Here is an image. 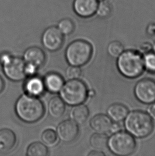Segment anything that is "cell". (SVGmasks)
<instances>
[{
	"mask_svg": "<svg viewBox=\"0 0 155 156\" xmlns=\"http://www.w3.org/2000/svg\"><path fill=\"white\" fill-rule=\"evenodd\" d=\"M134 93L136 99L143 104H153L155 102V80L145 78L136 83Z\"/></svg>",
	"mask_w": 155,
	"mask_h": 156,
	"instance_id": "ba28073f",
	"label": "cell"
},
{
	"mask_svg": "<svg viewBox=\"0 0 155 156\" xmlns=\"http://www.w3.org/2000/svg\"><path fill=\"white\" fill-rule=\"evenodd\" d=\"M43 81L45 89L52 93L59 92L64 83L62 77L55 73L46 75Z\"/></svg>",
	"mask_w": 155,
	"mask_h": 156,
	"instance_id": "2e32d148",
	"label": "cell"
},
{
	"mask_svg": "<svg viewBox=\"0 0 155 156\" xmlns=\"http://www.w3.org/2000/svg\"><path fill=\"white\" fill-rule=\"evenodd\" d=\"M98 3V0H74L73 8L78 16L88 18L96 13Z\"/></svg>",
	"mask_w": 155,
	"mask_h": 156,
	"instance_id": "8fae6325",
	"label": "cell"
},
{
	"mask_svg": "<svg viewBox=\"0 0 155 156\" xmlns=\"http://www.w3.org/2000/svg\"><path fill=\"white\" fill-rule=\"evenodd\" d=\"M149 113L151 115V117H153L155 118V104L154 103L149 108Z\"/></svg>",
	"mask_w": 155,
	"mask_h": 156,
	"instance_id": "1f68e13d",
	"label": "cell"
},
{
	"mask_svg": "<svg viewBox=\"0 0 155 156\" xmlns=\"http://www.w3.org/2000/svg\"><path fill=\"white\" fill-rule=\"evenodd\" d=\"M37 69H38V68L36 67L35 66L31 65V64H29V63H26V73L27 76H34L35 74L36 73Z\"/></svg>",
	"mask_w": 155,
	"mask_h": 156,
	"instance_id": "f1b7e54d",
	"label": "cell"
},
{
	"mask_svg": "<svg viewBox=\"0 0 155 156\" xmlns=\"http://www.w3.org/2000/svg\"><path fill=\"white\" fill-rule=\"evenodd\" d=\"M23 60L37 68L41 67L46 61V55L40 48L33 47L27 49L23 54Z\"/></svg>",
	"mask_w": 155,
	"mask_h": 156,
	"instance_id": "7c38bea8",
	"label": "cell"
},
{
	"mask_svg": "<svg viewBox=\"0 0 155 156\" xmlns=\"http://www.w3.org/2000/svg\"><path fill=\"white\" fill-rule=\"evenodd\" d=\"M88 156H105V154L104 152L101 151L100 150H95L92 151L88 154Z\"/></svg>",
	"mask_w": 155,
	"mask_h": 156,
	"instance_id": "f546056e",
	"label": "cell"
},
{
	"mask_svg": "<svg viewBox=\"0 0 155 156\" xmlns=\"http://www.w3.org/2000/svg\"><path fill=\"white\" fill-rule=\"evenodd\" d=\"M124 126L127 132L134 137L145 138L151 134L154 123L151 116L142 110L129 112L124 120Z\"/></svg>",
	"mask_w": 155,
	"mask_h": 156,
	"instance_id": "6da1fadb",
	"label": "cell"
},
{
	"mask_svg": "<svg viewBox=\"0 0 155 156\" xmlns=\"http://www.w3.org/2000/svg\"><path fill=\"white\" fill-rule=\"evenodd\" d=\"M89 116V110L86 105L80 104L76 105L70 113L72 120L78 125H82L86 122Z\"/></svg>",
	"mask_w": 155,
	"mask_h": 156,
	"instance_id": "d6986e66",
	"label": "cell"
},
{
	"mask_svg": "<svg viewBox=\"0 0 155 156\" xmlns=\"http://www.w3.org/2000/svg\"><path fill=\"white\" fill-rule=\"evenodd\" d=\"M65 74L69 80L79 79L81 75V70L79 67L71 66L66 70Z\"/></svg>",
	"mask_w": 155,
	"mask_h": 156,
	"instance_id": "4316f807",
	"label": "cell"
},
{
	"mask_svg": "<svg viewBox=\"0 0 155 156\" xmlns=\"http://www.w3.org/2000/svg\"><path fill=\"white\" fill-rule=\"evenodd\" d=\"M4 87V82L2 77L0 76V93L2 92Z\"/></svg>",
	"mask_w": 155,
	"mask_h": 156,
	"instance_id": "d6a6232c",
	"label": "cell"
},
{
	"mask_svg": "<svg viewBox=\"0 0 155 156\" xmlns=\"http://www.w3.org/2000/svg\"><path fill=\"white\" fill-rule=\"evenodd\" d=\"M48 112L53 118L58 119L63 116L65 110V103L59 97H54L48 102Z\"/></svg>",
	"mask_w": 155,
	"mask_h": 156,
	"instance_id": "ac0fdd59",
	"label": "cell"
},
{
	"mask_svg": "<svg viewBox=\"0 0 155 156\" xmlns=\"http://www.w3.org/2000/svg\"><path fill=\"white\" fill-rule=\"evenodd\" d=\"M153 28L150 26L148 28V34L150 36H155V26L152 25Z\"/></svg>",
	"mask_w": 155,
	"mask_h": 156,
	"instance_id": "4dcf8cb0",
	"label": "cell"
},
{
	"mask_svg": "<svg viewBox=\"0 0 155 156\" xmlns=\"http://www.w3.org/2000/svg\"><path fill=\"white\" fill-rule=\"evenodd\" d=\"M63 34L59 28L50 27L45 30L42 36V43L47 50L55 52L61 49L64 42Z\"/></svg>",
	"mask_w": 155,
	"mask_h": 156,
	"instance_id": "9c48e42d",
	"label": "cell"
},
{
	"mask_svg": "<svg viewBox=\"0 0 155 156\" xmlns=\"http://www.w3.org/2000/svg\"><path fill=\"white\" fill-rule=\"evenodd\" d=\"M17 141L15 133L8 129L0 130V152H7L14 148Z\"/></svg>",
	"mask_w": 155,
	"mask_h": 156,
	"instance_id": "9a60e30c",
	"label": "cell"
},
{
	"mask_svg": "<svg viewBox=\"0 0 155 156\" xmlns=\"http://www.w3.org/2000/svg\"><path fill=\"white\" fill-rule=\"evenodd\" d=\"M24 89L26 94L34 97H39L42 95L45 91L44 81L36 76H30L26 81Z\"/></svg>",
	"mask_w": 155,
	"mask_h": 156,
	"instance_id": "5bb4252c",
	"label": "cell"
},
{
	"mask_svg": "<svg viewBox=\"0 0 155 156\" xmlns=\"http://www.w3.org/2000/svg\"><path fill=\"white\" fill-rule=\"evenodd\" d=\"M57 134L60 141L71 143L77 139L79 134V127L72 119L64 120L57 127Z\"/></svg>",
	"mask_w": 155,
	"mask_h": 156,
	"instance_id": "30bf717a",
	"label": "cell"
},
{
	"mask_svg": "<svg viewBox=\"0 0 155 156\" xmlns=\"http://www.w3.org/2000/svg\"><path fill=\"white\" fill-rule=\"evenodd\" d=\"M48 150L46 145L40 142H35L30 144L28 147L26 154L28 156H46Z\"/></svg>",
	"mask_w": 155,
	"mask_h": 156,
	"instance_id": "44dd1931",
	"label": "cell"
},
{
	"mask_svg": "<svg viewBox=\"0 0 155 156\" xmlns=\"http://www.w3.org/2000/svg\"><path fill=\"white\" fill-rule=\"evenodd\" d=\"M143 62L146 69L151 73H155V53L150 52L145 54Z\"/></svg>",
	"mask_w": 155,
	"mask_h": 156,
	"instance_id": "484cf974",
	"label": "cell"
},
{
	"mask_svg": "<svg viewBox=\"0 0 155 156\" xmlns=\"http://www.w3.org/2000/svg\"><path fill=\"white\" fill-rule=\"evenodd\" d=\"M124 51V47L121 43L113 41L109 43L107 47L108 54L113 58H117Z\"/></svg>",
	"mask_w": 155,
	"mask_h": 156,
	"instance_id": "603a6c76",
	"label": "cell"
},
{
	"mask_svg": "<svg viewBox=\"0 0 155 156\" xmlns=\"http://www.w3.org/2000/svg\"><path fill=\"white\" fill-rule=\"evenodd\" d=\"M15 110L20 120L29 124L39 121L45 113L42 102L36 97L28 94L19 97L15 104Z\"/></svg>",
	"mask_w": 155,
	"mask_h": 156,
	"instance_id": "7a4b0ae2",
	"label": "cell"
},
{
	"mask_svg": "<svg viewBox=\"0 0 155 156\" xmlns=\"http://www.w3.org/2000/svg\"><path fill=\"white\" fill-rule=\"evenodd\" d=\"M112 11L113 8L111 4L105 0H103L99 2L96 14L101 18L105 19L111 15Z\"/></svg>",
	"mask_w": 155,
	"mask_h": 156,
	"instance_id": "7402d4cb",
	"label": "cell"
},
{
	"mask_svg": "<svg viewBox=\"0 0 155 156\" xmlns=\"http://www.w3.org/2000/svg\"><path fill=\"white\" fill-rule=\"evenodd\" d=\"M107 148L116 156H129L136 149V142L134 137L127 132L119 131L113 133L108 138Z\"/></svg>",
	"mask_w": 155,
	"mask_h": 156,
	"instance_id": "8992f818",
	"label": "cell"
},
{
	"mask_svg": "<svg viewBox=\"0 0 155 156\" xmlns=\"http://www.w3.org/2000/svg\"><path fill=\"white\" fill-rule=\"evenodd\" d=\"M152 49H153V47L150 43H144L140 46L138 51L141 54L145 55L148 53L151 52Z\"/></svg>",
	"mask_w": 155,
	"mask_h": 156,
	"instance_id": "83f0119b",
	"label": "cell"
},
{
	"mask_svg": "<svg viewBox=\"0 0 155 156\" xmlns=\"http://www.w3.org/2000/svg\"><path fill=\"white\" fill-rule=\"evenodd\" d=\"M93 49L90 43L83 40L74 41L67 48L65 58L70 66L81 67L90 61Z\"/></svg>",
	"mask_w": 155,
	"mask_h": 156,
	"instance_id": "5b68a950",
	"label": "cell"
},
{
	"mask_svg": "<svg viewBox=\"0 0 155 156\" xmlns=\"http://www.w3.org/2000/svg\"><path fill=\"white\" fill-rule=\"evenodd\" d=\"M98 1H103V0H98Z\"/></svg>",
	"mask_w": 155,
	"mask_h": 156,
	"instance_id": "d590c367",
	"label": "cell"
},
{
	"mask_svg": "<svg viewBox=\"0 0 155 156\" xmlns=\"http://www.w3.org/2000/svg\"><path fill=\"white\" fill-rule=\"evenodd\" d=\"M152 47H153V52L155 53V42L153 43V45Z\"/></svg>",
	"mask_w": 155,
	"mask_h": 156,
	"instance_id": "e575fe53",
	"label": "cell"
},
{
	"mask_svg": "<svg viewBox=\"0 0 155 156\" xmlns=\"http://www.w3.org/2000/svg\"><path fill=\"white\" fill-rule=\"evenodd\" d=\"M113 122L108 116L104 114H98L90 121L91 128L97 133H110Z\"/></svg>",
	"mask_w": 155,
	"mask_h": 156,
	"instance_id": "4fadbf2b",
	"label": "cell"
},
{
	"mask_svg": "<svg viewBox=\"0 0 155 156\" xmlns=\"http://www.w3.org/2000/svg\"><path fill=\"white\" fill-rule=\"evenodd\" d=\"M42 141L44 144L49 147L54 146L57 142V133L51 129H47L44 131L42 135Z\"/></svg>",
	"mask_w": 155,
	"mask_h": 156,
	"instance_id": "cb8c5ba5",
	"label": "cell"
},
{
	"mask_svg": "<svg viewBox=\"0 0 155 156\" xmlns=\"http://www.w3.org/2000/svg\"><path fill=\"white\" fill-rule=\"evenodd\" d=\"M57 28L63 35H69L74 32L75 26L71 19L65 18L59 22Z\"/></svg>",
	"mask_w": 155,
	"mask_h": 156,
	"instance_id": "d4e9b609",
	"label": "cell"
},
{
	"mask_svg": "<svg viewBox=\"0 0 155 156\" xmlns=\"http://www.w3.org/2000/svg\"><path fill=\"white\" fill-rule=\"evenodd\" d=\"M129 113L128 108L124 105L119 103L112 104L107 109V115L114 122L123 121Z\"/></svg>",
	"mask_w": 155,
	"mask_h": 156,
	"instance_id": "e0dca14e",
	"label": "cell"
},
{
	"mask_svg": "<svg viewBox=\"0 0 155 156\" xmlns=\"http://www.w3.org/2000/svg\"><path fill=\"white\" fill-rule=\"evenodd\" d=\"M88 92L87 87L82 80L74 79L64 83L60 91V95L65 104L76 106L86 101L88 97Z\"/></svg>",
	"mask_w": 155,
	"mask_h": 156,
	"instance_id": "277c9868",
	"label": "cell"
},
{
	"mask_svg": "<svg viewBox=\"0 0 155 156\" xmlns=\"http://www.w3.org/2000/svg\"><path fill=\"white\" fill-rule=\"evenodd\" d=\"M116 66L119 73L126 78H137L145 69L143 57L138 51L128 50L117 57Z\"/></svg>",
	"mask_w": 155,
	"mask_h": 156,
	"instance_id": "3957f363",
	"label": "cell"
},
{
	"mask_svg": "<svg viewBox=\"0 0 155 156\" xmlns=\"http://www.w3.org/2000/svg\"><path fill=\"white\" fill-rule=\"evenodd\" d=\"M0 63L2 65L4 75L10 80L19 82L27 77L26 63L23 59L13 57L8 52L0 55Z\"/></svg>",
	"mask_w": 155,
	"mask_h": 156,
	"instance_id": "52a82bcc",
	"label": "cell"
},
{
	"mask_svg": "<svg viewBox=\"0 0 155 156\" xmlns=\"http://www.w3.org/2000/svg\"><path fill=\"white\" fill-rule=\"evenodd\" d=\"M107 141L108 137L105 134L103 133H95L91 136L89 140L91 147L95 150L100 151L104 150L107 147Z\"/></svg>",
	"mask_w": 155,
	"mask_h": 156,
	"instance_id": "ffe728a7",
	"label": "cell"
},
{
	"mask_svg": "<svg viewBox=\"0 0 155 156\" xmlns=\"http://www.w3.org/2000/svg\"><path fill=\"white\" fill-rule=\"evenodd\" d=\"M95 91L94 90H88V97H94V96Z\"/></svg>",
	"mask_w": 155,
	"mask_h": 156,
	"instance_id": "836d02e7",
	"label": "cell"
}]
</instances>
